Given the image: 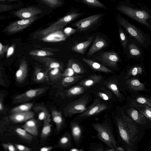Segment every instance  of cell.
Instances as JSON below:
<instances>
[{
  "instance_id": "obj_1",
  "label": "cell",
  "mask_w": 151,
  "mask_h": 151,
  "mask_svg": "<svg viewBox=\"0 0 151 151\" xmlns=\"http://www.w3.org/2000/svg\"><path fill=\"white\" fill-rule=\"evenodd\" d=\"M119 135L125 144L127 151H132L137 141L139 129L136 123L122 112L121 116L116 118Z\"/></svg>"
},
{
  "instance_id": "obj_2",
  "label": "cell",
  "mask_w": 151,
  "mask_h": 151,
  "mask_svg": "<svg viewBox=\"0 0 151 151\" xmlns=\"http://www.w3.org/2000/svg\"><path fill=\"white\" fill-rule=\"evenodd\" d=\"M92 126L97 132L98 138L109 148L115 149L117 142L110 127L106 124L99 123H93Z\"/></svg>"
},
{
  "instance_id": "obj_3",
  "label": "cell",
  "mask_w": 151,
  "mask_h": 151,
  "mask_svg": "<svg viewBox=\"0 0 151 151\" xmlns=\"http://www.w3.org/2000/svg\"><path fill=\"white\" fill-rule=\"evenodd\" d=\"M81 13H72L62 17L47 28L34 34L35 38L42 37L53 32L59 30L68 24L79 17Z\"/></svg>"
},
{
  "instance_id": "obj_4",
  "label": "cell",
  "mask_w": 151,
  "mask_h": 151,
  "mask_svg": "<svg viewBox=\"0 0 151 151\" xmlns=\"http://www.w3.org/2000/svg\"><path fill=\"white\" fill-rule=\"evenodd\" d=\"M89 100L87 95H85L69 103L63 109V112L66 116L70 117L76 114H81L88 108L87 105Z\"/></svg>"
},
{
  "instance_id": "obj_5",
  "label": "cell",
  "mask_w": 151,
  "mask_h": 151,
  "mask_svg": "<svg viewBox=\"0 0 151 151\" xmlns=\"http://www.w3.org/2000/svg\"><path fill=\"white\" fill-rule=\"evenodd\" d=\"M117 9L136 21L148 27H150L147 20L150 18V16L146 11L133 9L124 5L117 7Z\"/></svg>"
},
{
  "instance_id": "obj_6",
  "label": "cell",
  "mask_w": 151,
  "mask_h": 151,
  "mask_svg": "<svg viewBox=\"0 0 151 151\" xmlns=\"http://www.w3.org/2000/svg\"><path fill=\"white\" fill-rule=\"evenodd\" d=\"M121 17H118V21L120 24L138 42L141 44H143L145 38L140 30L134 25L131 24L124 18Z\"/></svg>"
},
{
  "instance_id": "obj_7",
  "label": "cell",
  "mask_w": 151,
  "mask_h": 151,
  "mask_svg": "<svg viewBox=\"0 0 151 151\" xmlns=\"http://www.w3.org/2000/svg\"><path fill=\"white\" fill-rule=\"evenodd\" d=\"M107 108V105L101 101L99 99H96L90 106L84 111L78 115L77 117L85 119L95 115Z\"/></svg>"
},
{
  "instance_id": "obj_8",
  "label": "cell",
  "mask_w": 151,
  "mask_h": 151,
  "mask_svg": "<svg viewBox=\"0 0 151 151\" xmlns=\"http://www.w3.org/2000/svg\"><path fill=\"white\" fill-rule=\"evenodd\" d=\"M48 87L30 89L21 94L15 96L14 103H21L29 101L46 91L49 88Z\"/></svg>"
},
{
  "instance_id": "obj_9",
  "label": "cell",
  "mask_w": 151,
  "mask_h": 151,
  "mask_svg": "<svg viewBox=\"0 0 151 151\" xmlns=\"http://www.w3.org/2000/svg\"><path fill=\"white\" fill-rule=\"evenodd\" d=\"M36 16L32 18L24 19L14 22L9 25L5 30L10 33L18 32L28 27L37 19Z\"/></svg>"
},
{
  "instance_id": "obj_10",
  "label": "cell",
  "mask_w": 151,
  "mask_h": 151,
  "mask_svg": "<svg viewBox=\"0 0 151 151\" xmlns=\"http://www.w3.org/2000/svg\"><path fill=\"white\" fill-rule=\"evenodd\" d=\"M101 16V14L93 15L78 21L74 24V26L79 31L86 30L96 23Z\"/></svg>"
},
{
  "instance_id": "obj_11",
  "label": "cell",
  "mask_w": 151,
  "mask_h": 151,
  "mask_svg": "<svg viewBox=\"0 0 151 151\" xmlns=\"http://www.w3.org/2000/svg\"><path fill=\"white\" fill-rule=\"evenodd\" d=\"M42 11L38 8L30 7L21 9L16 11L14 15L22 19H29L41 14Z\"/></svg>"
},
{
  "instance_id": "obj_12",
  "label": "cell",
  "mask_w": 151,
  "mask_h": 151,
  "mask_svg": "<svg viewBox=\"0 0 151 151\" xmlns=\"http://www.w3.org/2000/svg\"><path fill=\"white\" fill-rule=\"evenodd\" d=\"M66 38L64 33L58 30L42 37L41 40L45 42H54L65 41Z\"/></svg>"
},
{
  "instance_id": "obj_13",
  "label": "cell",
  "mask_w": 151,
  "mask_h": 151,
  "mask_svg": "<svg viewBox=\"0 0 151 151\" xmlns=\"http://www.w3.org/2000/svg\"><path fill=\"white\" fill-rule=\"evenodd\" d=\"M34 112L30 111L24 112L12 113L10 116V120L15 123H20L31 119L34 117Z\"/></svg>"
},
{
  "instance_id": "obj_14",
  "label": "cell",
  "mask_w": 151,
  "mask_h": 151,
  "mask_svg": "<svg viewBox=\"0 0 151 151\" xmlns=\"http://www.w3.org/2000/svg\"><path fill=\"white\" fill-rule=\"evenodd\" d=\"M101 57L104 63L111 67L116 66L119 60L117 54L114 51L104 52L101 55Z\"/></svg>"
},
{
  "instance_id": "obj_15",
  "label": "cell",
  "mask_w": 151,
  "mask_h": 151,
  "mask_svg": "<svg viewBox=\"0 0 151 151\" xmlns=\"http://www.w3.org/2000/svg\"><path fill=\"white\" fill-rule=\"evenodd\" d=\"M27 62L23 59L21 60L19 68L15 73V78L17 82L19 83H23L27 76Z\"/></svg>"
},
{
  "instance_id": "obj_16",
  "label": "cell",
  "mask_w": 151,
  "mask_h": 151,
  "mask_svg": "<svg viewBox=\"0 0 151 151\" xmlns=\"http://www.w3.org/2000/svg\"><path fill=\"white\" fill-rule=\"evenodd\" d=\"M127 113L131 119L136 123L140 125H145L147 123V119L134 107L131 106L127 110Z\"/></svg>"
},
{
  "instance_id": "obj_17",
  "label": "cell",
  "mask_w": 151,
  "mask_h": 151,
  "mask_svg": "<svg viewBox=\"0 0 151 151\" xmlns=\"http://www.w3.org/2000/svg\"><path fill=\"white\" fill-rule=\"evenodd\" d=\"M86 90V87L75 86L61 92L60 95L63 98L73 97L82 94Z\"/></svg>"
},
{
  "instance_id": "obj_18",
  "label": "cell",
  "mask_w": 151,
  "mask_h": 151,
  "mask_svg": "<svg viewBox=\"0 0 151 151\" xmlns=\"http://www.w3.org/2000/svg\"><path fill=\"white\" fill-rule=\"evenodd\" d=\"M107 46V43L105 40L102 37L97 36L89 50L88 56L92 55Z\"/></svg>"
},
{
  "instance_id": "obj_19",
  "label": "cell",
  "mask_w": 151,
  "mask_h": 151,
  "mask_svg": "<svg viewBox=\"0 0 151 151\" xmlns=\"http://www.w3.org/2000/svg\"><path fill=\"white\" fill-rule=\"evenodd\" d=\"M33 57L35 59L44 64L50 70L55 68H58L63 70L62 65L58 61L52 58L44 57L35 56Z\"/></svg>"
},
{
  "instance_id": "obj_20",
  "label": "cell",
  "mask_w": 151,
  "mask_h": 151,
  "mask_svg": "<svg viewBox=\"0 0 151 151\" xmlns=\"http://www.w3.org/2000/svg\"><path fill=\"white\" fill-rule=\"evenodd\" d=\"M130 105L137 109L141 113L151 122V107L147 105L140 104L133 100L131 102Z\"/></svg>"
},
{
  "instance_id": "obj_21",
  "label": "cell",
  "mask_w": 151,
  "mask_h": 151,
  "mask_svg": "<svg viewBox=\"0 0 151 151\" xmlns=\"http://www.w3.org/2000/svg\"><path fill=\"white\" fill-rule=\"evenodd\" d=\"M34 110L37 114L39 119L43 122L51 121L50 116L47 109L42 105H37L33 107Z\"/></svg>"
},
{
  "instance_id": "obj_22",
  "label": "cell",
  "mask_w": 151,
  "mask_h": 151,
  "mask_svg": "<svg viewBox=\"0 0 151 151\" xmlns=\"http://www.w3.org/2000/svg\"><path fill=\"white\" fill-rule=\"evenodd\" d=\"M82 59L91 68L96 70L106 73H112L110 69L98 62L85 58H82Z\"/></svg>"
},
{
  "instance_id": "obj_23",
  "label": "cell",
  "mask_w": 151,
  "mask_h": 151,
  "mask_svg": "<svg viewBox=\"0 0 151 151\" xmlns=\"http://www.w3.org/2000/svg\"><path fill=\"white\" fill-rule=\"evenodd\" d=\"M22 127L31 135L35 136L38 134L36 121L33 118L26 121Z\"/></svg>"
},
{
  "instance_id": "obj_24",
  "label": "cell",
  "mask_w": 151,
  "mask_h": 151,
  "mask_svg": "<svg viewBox=\"0 0 151 151\" xmlns=\"http://www.w3.org/2000/svg\"><path fill=\"white\" fill-rule=\"evenodd\" d=\"M33 80L35 82L38 83L48 82L50 80L47 72L40 68H37L35 70Z\"/></svg>"
},
{
  "instance_id": "obj_25",
  "label": "cell",
  "mask_w": 151,
  "mask_h": 151,
  "mask_svg": "<svg viewBox=\"0 0 151 151\" xmlns=\"http://www.w3.org/2000/svg\"><path fill=\"white\" fill-rule=\"evenodd\" d=\"M102 78V76L100 75H93L82 80L79 84L86 88L90 87L100 82Z\"/></svg>"
},
{
  "instance_id": "obj_26",
  "label": "cell",
  "mask_w": 151,
  "mask_h": 151,
  "mask_svg": "<svg viewBox=\"0 0 151 151\" xmlns=\"http://www.w3.org/2000/svg\"><path fill=\"white\" fill-rule=\"evenodd\" d=\"M71 134L75 142L77 143L81 140L82 134V129L80 125L75 122L71 124Z\"/></svg>"
},
{
  "instance_id": "obj_27",
  "label": "cell",
  "mask_w": 151,
  "mask_h": 151,
  "mask_svg": "<svg viewBox=\"0 0 151 151\" xmlns=\"http://www.w3.org/2000/svg\"><path fill=\"white\" fill-rule=\"evenodd\" d=\"M93 40V38L91 37L89 39L76 44L72 47L73 51L84 54L87 48L90 45Z\"/></svg>"
},
{
  "instance_id": "obj_28",
  "label": "cell",
  "mask_w": 151,
  "mask_h": 151,
  "mask_svg": "<svg viewBox=\"0 0 151 151\" xmlns=\"http://www.w3.org/2000/svg\"><path fill=\"white\" fill-rule=\"evenodd\" d=\"M126 83L130 89L134 91H143L145 89L144 84L141 83L137 79L128 80Z\"/></svg>"
},
{
  "instance_id": "obj_29",
  "label": "cell",
  "mask_w": 151,
  "mask_h": 151,
  "mask_svg": "<svg viewBox=\"0 0 151 151\" xmlns=\"http://www.w3.org/2000/svg\"><path fill=\"white\" fill-rule=\"evenodd\" d=\"M51 112L52 120L56 125L57 130L59 131L61 129L63 123L61 113L55 109L52 110Z\"/></svg>"
},
{
  "instance_id": "obj_30",
  "label": "cell",
  "mask_w": 151,
  "mask_h": 151,
  "mask_svg": "<svg viewBox=\"0 0 151 151\" xmlns=\"http://www.w3.org/2000/svg\"><path fill=\"white\" fill-rule=\"evenodd\" d=\"M33 103H27L18 106L13 108L11 111L12 113L24 112L30 111L33 106Z\"/></svg>"
},
{
  "instance_id": "obj_31",
  "label": "cell",
  "mask_w": 151,
  "mask_h": 151,
  "mask_svg": "<svg viewBox=\"0 0 151 151\" xmlns=\"http://www.w3.org/2000/svg\"><path fill=\"white\" fill-rule=\"evenodd\" d=\"M61 69L58 68H55L49 70L48 75L50 80L55 81L59 79L62 74Z\"/></svg>"
},
{
  "instance_id": "obj_32",
  "label": "cell",
  "mask_w": 151,
  "mask_h": 151,
  "mask_svg": "<svg viewBox=\"0 0 151 151\" xmlns=\"http://www.w3.org/2000/svg\"><path fill=\"white\" fill-rule=\"evenodd\" d=\"M68 66L71 68L76 73L81 74L84 72V70L83 67L78 63L72 59L69 60Z\"/></svg>"
},
{
  "instance_id": "obj_33",
  "label": "cell",
  "mask_w": 151,
  "mask_h": 151,
  "mask_svg": "<svg viewBox=\"0 0 151 151\" xmlns=\"http://www.w3.org/2000/svg\"><path fill=\"white\" fill-rule=\"evenodd\" d=\"M82 76L78 75L64 77L62 80V84L65 87L68 86L77 81Z\"/></svg>"
},
{
  "instance_id": "obj_34",
  "label": "cell",
  "mask_w": 151,
  "mask_h": 151,
  "mask_svg": "<svg viewBox=\"0 0 151 151\" xmlns=\"http://www.w3.org/2000/svg\"><path fill=\"white\" fill-rule=\"evenodd\" d=\"M50 121H46L43 122V128L41 133V137L42 139L46 138L50 133L52 125L50 123Z\"/></svg>"
},
{
  "instance_id": "obj_35",
  "label": "cell",
  "mask_w": 151,
  "mask_h": 151,
  "mask_svg": "<svg viewBox=\"0 0 151 151\" xmlns=\"http://www.w3.org/2000/svg\"><path fill=\"white\" fill-rule=\"evenodd\" d=\"M30 55L39 57L52 56L54 53L50 51L44 50H34L29 52Z\"/></svg>"
},
{
  "instance_id": "obj_36",
  "label": "cell",
  "mask_w": 151,
  "mask_h": 151,
  "mask_svg": "<svg viewBox=\"0 0 151 151\" xmlns=\"http://www.w3.org/2000/svg\"><path fill=\"white\" fill-rule=\"evenodd\" d=\"M16 132L22 138L27 141H31L32 139V136L25 129L18 127L15 130Z\"/></svg>"
},
{
  "instance_id": "obj_37",
  "label": "cell",
  "mask_w": 151,
  "mask_h": 151,
  "mask_svg": "<svg viewBox=\"0 0 151 151\" xmlns=\"http://www.w3.org/2000/svg\"><path fill=\"white\" fill-rule=\"evenodd\" d=\"M106 87L114 93L118 98L122 96V94L120 92L116 83L114 82L108 83L106 85Z\"/></svg>"
},
{
  "instance_id": "obj_38",
  "label": "cell",
  "mask_w": 151,
  "mask_h": 151,
  "mask_svg": "<svg viewBox=\"0 0 151 151\" xmlns=\"http://www.w3.org/2000/svg\"><path fill=\"white\" fill-rule=\"evenodd\" d=\"M133 101L140 104L147 105L151 107V98L145 96H138Z\"/></svg>"
},
{
  "instance_id": "obj_39",
  "label": "cell",
  "mask_w": 151,
  "mask_h": 151,
  "mask_svg": "<svg viewBox=\"0 0 151 151\" xmlns=\"http://www.w3.org/2000/svg\"><path fill=\"white\" fill-rule=\"evenodd\" d=\"M89 5L102 8H107L103 4L98 0H82Z\"/></svg>"
},
{
  "instance_id": "obj_40",
  "label": "cell",
  "mask_w": 151,
  "mask_h": 151,
  "mask_svg": "<svg viewBox=\"0 0 151 151\" xmlns=\"http://www.w3.org/2000/svg\"><path fill=\"white\" fill-rule=\"evenodd\" d=\"M71 138L68 135H65L62 137L59 141L60 145L63 147H66L70 143Z\"/></svg>"
},
{
  "instance_id": "obj_41",
  "label": "cell",
  "mask_w": 151,
  "mask_h": 151,
  "mask_svg": "<svg viewBox=\"0 0 151 151\" xmlns=\"http://www.w3.org/2000/svg\"><path fill=\"white\" fill-rule=\"evenodd\" d=\"M129 49L130 54L133 56H138L141 54L139 48L134 44L131 43L129 46Z\"/></svg>"
},
{
  "instance_id": "obj_42",
  "label": "cell",
  "mask_w": 151,
  "mask_h": 151,
  "mask_svg": "<svg viewBox=\"0 0 151 151\" xmlns=\"http://www.w3.org/2000/svg\"><path fill=\"white\" fill-rule=\"evenodd\" d=\"M119 33L122 45L124 48H125L127 42V37L123 31L120 28L119 29Z\"/></svg>"
},
{
  "instance_id": "obj_43",
  "label": "cell",
  "mask_w": 151,
  "mask_h": 151,
  "mask_svg": "<svg viewBox=\"0 0 151 151\" xmlns=\"http://www.w3.org/2000/svg\"><path fill=\"white\" fill-rule=\"evenodd\" d=\"M2 146L4 149L7 151H17L18 150L14 145L10 143H3Z\"/></svg>"
},
{
  "instance_id": "obj_44",
  "label": "cell",
  "mask_w": 151,
  "mask_h": 151,
  "mask_svg": "<svg viewBox=\"0 0 151 151\" xmlns=\"http://www.w3.org/2000/svg\"><path fill=\"white\" fill-rule=\"evenodd\" d=\"M98 96L105 101L109 100L111 98L109 93L104 91H99L97 94Z\"/></svg>"
},
{
  "instance_id": "obj_45",
  "label": "cell",
  "mask_w": 151,
  "mask_h": 151,
  "mask_svg": "<svg viewBox=\"0 0 151 151\" xmlns=\"http://www.w3.org/2000/svg\"><path fill=\"white\" fill-rule=\"evenodd\" d=\"M50 6L54 7L59 5L62 4L59 0H42Z\"/></svg>"
},
{
  "instance_id": "obj_46",
  "label": "cell",
  "mask_w": 151,
  "mask_h": 151,
  "mask_svg": "<svg viewBox=\"0 0 151 151\" xmlns=\"http://www.w3.org/2000/svg\"><path fill=\"white\" fill-rule=\"evenodd\" d=\"M75 73L71 68L68 67L63 73L62 76L63 77H65L73 76Z\"/></svg>"
},
{
  "instance_id": "obj_47",
  "label": "cell",
  "mask_w": 151,
  "mask_h": 151,
  "mask_svg": "<svg viewBox=\"0 0 151 151\" xmlns=\"http://www.w3.org/2000/svg\"><path fill=\"white\" fill-rule=\"evenodd\" d=\"M76 30L70 27L65 28L64 30V32L66 37H69L75 33Z\"/></svg>"
},
{
  "instance_id": "obj_48",
  "label": "cell",
  "mask_w": 151,
  "mask_h": 151,
  "mask_svg": "<svg viewBox=\"0 0 151 151\" xmlns=\"http://www.w3.org/2000/svg\"><path fill=\"white\" fill-rule=\"evenodd\" d=\"M89 149L92 151H100L103 150L104 148L100 145L93 143L91 144Z\"/></svg>"
},
{
  "instance_id": "obj_49",
  "label": "cell",
  "mask_w": 151,
  "mask_h": 151,
  "mask_svg": "<svg viewBox=\"0 0 151 151\" xmlns=\"http://www.w3.org/2000/svg\"><path fill=\"white\" fill-rule=\"evenodd\" d=\"M14 145L18 151H29L31 150V148L22 145L18 144H14Z\"/></svg>"
},
{
  "instance_id": "obj_50",
  "label": "cell",
  "mask_w": 151,
  "mask_h": 151,
  "mask_svg": "<svg viewBox=\"0 0 151 151\" xmlns=\"http://www.w3.org/2000/svg\"><path fill=\"white\" fill-rule=\"evenodd\" d=\"M15 48V45L13 44L9 47L6 52V56L7 58H8L11 56L14 53Z\"/></svg>"
},
{
  "instance_id": "obj_51",
  "label": "cell",
  "mask_w": 151,
  "mask_h": 151,
  "mask_svg": "<svg viewBox=\"0 0 151 151\" xmlns=\"http://www.w3.org/2000/svg\"><path fill=\"white\" fill-rule=\"evenodd\" d=\"M9 46L7 45H3L1 42L0 43V55L2 56L6 52L9 47Z\"/></svg>"
},
{
  "instance_id": "obj_52",
  "label": "cell",
  "mask_w": 151,
  "mask_h": 151,
  "mask_svg": "<svg viewBox=\"0 0 151 151\" xmlns=\"http://www.w3.org/2000/svg\"><path fill=\"white\" fill-rule=\"evenodd\" d=\"M142 72V69L140 67H135L133 68L131 73L132 75L135 76L138 74Z\"/></svg>"
},
{
  "instance_id": "obj_53",
  "label": "cell",
  "mask_w": 151,
  "mask_h": 151,
  "mask_svg": "<svg viewBox=\"0 0 151 151\" xmlns=\"http://www.w3.org/2000/svg\"><path fill=\"white\" fill-rule=\"evenodd\" d=\"M12 9V6L9 5L5 4H0V12L6 11Z\"/></svg>"
},
{
  "instance_id": "obj_54",
  "label": "cell",
  "mask_w": 151,
  "mask_h": 151,
  "mask_svg": "<svg viewBox=\"0 0 151 151\" xmlns=\"http://www.w3.org/2000/svg\"><path fill=\"white\" fill-rule=\"evenodd\" d=\"M4 109L3 96V94H1L0 97V111L1 112L3 111Z\"/></svg>"
},
{
  "instance_id": "obj_55",
  "label": "cell",
  "mask_w": 151,
  "mask_h": 151,
  "mask_svg": "<svg viewBox=\"0 0 151 151\" xmlns=\"http://www.w3.org/2000/svg\"><path fill=\"white\" fill-rule=\"evenodd\" d=\"M52 148L51 146L44 147L40 148V151H49Z\"/></svg>"
},
{
  "instance_id": "obj_56",
  "label": "cell",
  "mask_w": 151,
  "mask_h": 151,
  "mask_svg": "<svg viewBox=\"0 0 151 151\" xmlns=\"http://www.w3.org/2000/svg\"><path fill=\"white\" fill-rule=\"evenodd\" d=\"M115 150L117 151H124V149L121 147H116L115 148Z\"/></svg>"
},
{
  "instance_id": "obj_57",
  "label": "cell",
  "mask_w": 151,
  "mask_h": 151,
  "mask_svg": "<svg viewBox=\"0 0 151 151\" xmlns=\"http://www.w3.org/2000/svg\"><path fill=\"white\" fill-rule=\"evenodd\" d=\"M71 151H82L83 150L82 149H78L77 148H73L70 150Z\"/></svg>"
},
{
  "instance_id": "obj_58",
  "label": "cell",
  "mask_w": 151,
  "mask_h": 151,
  "mask_svg": "<svg viewBox=\"0 0 151 151\" xmlns=\"http://www.w3.org/2000/svg\"><path fill=\"white\" fill-rule=\"evenodd\" d=\"M106 151H115V149H114L109 148L108 149L106 150Z\"/></svg>"
},
{
  "instance_id": "obj_59",
  "label": "cell",
  "mask_w": 151,
  "mask_h": 151,
  "mask_svg": "<svg viewBox=\"0 0 151 151\" xmlns=\"http://www.w3.org/2000/svg\"><path fill=\"white\" fill-rule=\"evenodd\" d=\"M0 0L1 1H4V0ZM11 0V1H12V0Z\"/></svg>"
},
{
  "instance_id": "obj_60",
  "label": "cell",
  "mask_w": 151,
  "mask_h": 151,
  "mask_svg": "<svg viewBox=\"0 0 151 151\" xmlns=\"http://www.w3.org/2000/svg\"></svg>"
}]
</instances>
